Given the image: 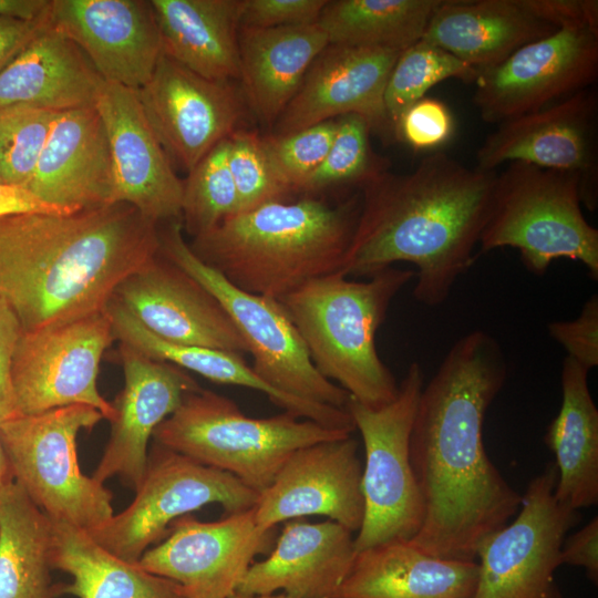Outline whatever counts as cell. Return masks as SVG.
<instances>
[{"label": "cell", "instance_id": "5b68a950", "mask_svg": "<svg viewBox=\"0 0 598 598\" xmlns=\"http://www.w3.org/2000/svg\"><path fill=\"white\" fill-rule=\"evenodd\" d=\"M412 270L389 267L364 281L341 272L279 299L318 372L369 408L394 400L399 384L375 348V333Z\"/></svg>", "mask_w": 598, "mask_h": 598}, {"label": "cell", "instance_id": "4fadbf2b", "mask_svg": "<svg viewBox=\"0 0 598 598\" xmlns=\"http://www.w3.org/2000/svg\"><path fill=\"white\" fill-rule=\"evenodd\" d=\"M113 341L106 308L60 326L21 331L11 363L19 415L84 404L110 422L114 410L99 392L97 375Z\"/></svg>", "mask_w": 598, "mask_h": 598}, {"label": "cell", "instance_id": "9c48e42d", "mask_svg": "<svg viewBox=\"0 0 598 598\" xmlns=\"http://www.w3.org/2000/svg\"><path fill=\"white\" fill-rule=\"evenodd\" d=\"M159 252L221 305L252 358L251 369L272 389L306 401L346 409L350 395L323 378L277 299L240 290L203 262L183 235L181 220L158 226Z\"/></svg>", "mask_w": 598, "mask_h": 598}, {"label": "cell", "instance_id": "f546056e", "mask_svg": "<svg viewBox=\"0 0 598 598\" xmlns=\"http://www.w3.org/2000/svg\"><path fill=\"white\" fill-rule=\"evenodd\" d=\"M106 311L111 318L115 340L148 358L195 372L215 383L259 391L283 411L323 426L349 433L355 430L346 409L306 401L272 389L245 362L243 354L163 340L147 330L113 298L109 301Z\"/></svg>", "mask_w": 598, "mask_h": 598}, {"label": "cell", "instance_id": "ac0fdd59", "mask_svg": "<svg viewBox=\"0 0 598 598\" xmlns=\"http://www.w3.org/2000/svg\"><path fill=\"white\" fill-rule=\"evenodd\" d=\"M350 436L295 451L255 505L257 525L272 530L305 516H327L352 533L364 517L363 464Z\"/></svg>", "mask_w": 598, "mask_h": 598}, {"label": "cell", "instance_id": "7a4b0ae2", "mask_svg": "<svg viewBox=\"0 0 598 598\" xmlns=\"http://www.w3.org/2000/svg\"><path fill=\"white\" fill-rule=\"evenodd\" d=\"M158 224L125 203L0 218V300L21 331L102 311L159 251Z\"/></svg>", "mask_w": 598, "mask_h": 598}, {"label": "cell", "instance_id": "cb8c5ba5", "mask_svg": "<svg viewBox=\"0 0 598 598\" xmlns=\"http://www.w3.org/2000/svg\"><path fill=\"white\" fill-rule=\"evenodd\" d=\"M25 187L71 213L113 204L112 156L95 105L56 114Z\"/></svg>", "mask_w": 598, "mask_h": 598}, {"label": "cell", "instance_id": "5bb4252c", "mask_svg": "<svg viewBox=\"0 0 598 598\" xmlns=\"http://www.w3.org/2000/svg\"><path fill=\"white\" fill-rule=\"evenodd\" d=\"M597 75L598 30L563 27L478 70L473 102L484 122L499 124L587 89Z\"/></svg>", "mask_w": 598, "mask_h": 598}, {"label": "cell", "instance_id": "8992f818", "mask_svg": "<svg viewBox=\"0 0 598 598\" xmlns=\"http://www.w3.org/2000/svg\"><path fill=\"white\" fill-rule=\"evenodd\" d=\"M350 435L286 411L250 417L230 399L199 388L156 427L153 440L231 474L259 495L295 451Z\"/></svg>", "mask_w": 598, "mask_h": 598}, {"label": "cell", "instance_id": "6da1fadb", "mask_svg": "<svg viewBox=\"0 0 598 598\" xmlns=\"http://www.w3.org/2000/svg\"><path fill=\"white\" fill-rule=\"evenodd\" d=\"M506 378L499 343L474 330L454 342L422 388L410 461L423 518L410 542L431 556L476 560L480 544L518 512L522 495L483 443L485 414Z\"/></svg>", "mask_w": 598, "mask_h": 598}, {"label": "cell", "instance_id": "d4e9b609", "mask_svg": "<svg viewBox=\"0 0 598 598\" xmlns=\"http://www.w3.org/2000/svg\"><path fill=\"white\" fill-rule=\"evenodd\" d=\"M352 532L326 520L285 523L269 556L254 561L237 590L247 595L283 592L291 598H331L357 554Z\"/></svg>", "mask_w": 598, "mask_h": 598}, {"label": "cell", "instance_id": "836d02e7", "mask_svg": "<svg viewBox=\"0 0 598 598\" xmlns=\"http://www.w3.org/2000/svg\"><path fill=\"white\" fill-rule=\"evenodd\" d=\"M51 548V518L16 481L0 487V598H61Z\"/></svg>", "mask_w": 598, "mask_h": 598}, {"label": "cell", "instance_id": "b9f144b4", "mask_svg": "<svg viewBox=\"0 0 598 598\" xmlns=\"http://www.w3.org/2000/svg\"><path fill=\"white\" fill-rule=\"evenodd\" d=\"M455 122L447 105L423 97L409 106L393 126V135L416 152H435L453 136Z\"/></svg>", "mask_w": 598, "mask_h": 598}, {"label": "cell", "instance_id": "7bdbcfd3", "mask_svg": "<svg viewBox=\"0 0 598 598\" xmlns=\"http://www.w3.org/2000/svg\"><path fill=\"white\" fill-rule=\"evenodd\" d=\"M548 334L567 352V357L590 371L598 365V296L592 295L574 320L553 321Z\"/></svg>", "mask_w": 598, "mask_h": 598}, {"label": "cell", "instance_id": "2e32d148", "mask_svg": "<svg viewBox=\"0 0 598 598\" xmlns=\"http://www.w3.org/2000/svg\"><path fill=\"white\" fill-rule=\"evenodd\" d=\"M274 534L259 528L255 506L216 522L188 514L174 520L164 540L137 563L176 582L185 598H229L255 556L272 549Z\"/></svg>", "mask_w": 598, "mask_h": 598}, {"label": "cell", "instance_id": "ee69618b", "mask_svg": "<svg viewBox=\"0 0 598 598\" xmlns=\"http://www.w3.org/2000/svg\"><path fill=\"white\" fill-rule=\"evenodd\" d=\"M328 0H244L240 28H279L317 22Z\"/></svg>", "mask_w": 598, "mask_h": 598}, {"label": "cell", "instance_id": "d590c367", "mask_svg": "<svg viewBox=\"0 0 598 598\" xmlns=\"http://www.w3.org/2000/svg\"><path fill=\"white\" fill-rule=\"evenodd\" d=\"M477 74L478 69L422 39L406 48L392 68L384 91L392 130L400 115L434 85L448 79L472 83Z\"/></svg>", "mask_w": 598, "mask_h": 598}, {"label": "cell", "instance_id": "603a6c76", "mask_svg": "<svg viewBox=\"0 0 598 598\" xmlns=\"http://www.w3.org/2000/svg\"><path fill=\"white\" fill-rule=\"evenodd\" d=\"M95 107L112 156L113 204H128L158 225L181 220L183 181L152 130L137 91L104 81Z\"/></svg>", "mask_w": 598, "mask_h": 598}, {"label": "cell", "instance_id": "f35d334b", "mask_svg": "<svg viewBox=\"0 0 598 598\" xmlns=\"http://www.w3.org/2000/svg\"><path fill=\"white\" fill-rule=\"evenodd\" d=\"M56 114L23 105L0 109V183L27 186Z\"/></svg>", "mask_w": 598, "mask_h": 598}, {"label": "cell", "instance_id": "8d00e7d4", "mask_svg": "<svg viewBox=\"0 0 598 598\" xmlns=\"http://www.w3.org/2000/svg\"><path fill=\"white\" fill-rule=\"evenodd\" d=\"M227 154L228 138L217 144L183 182L181 223L193 238L239 212Z\"/></svg>", "mask_w": 598, "mask_h": 598}, {"label": "cell", "instance_id": "7c38bea8", "mask_svg": "<svg viewBox=\"0 0 598 598\" xmlns=\"http://www.w3.org/2000/svg\"><path fill=\"white\" fill-rule=\"evenodd\" d=\"M556 480L549 463L529 482L516 515L480 544L473 598H561L554 575L580 515L557 501Z\"/></svg>", "mask_w": 598, "mask_h": 598}, {"label": "cell", "instance_id": "7dc6e473", "mask_svg": "<svg viewBox=\"0 0 598 598\" xmlns=\"http://www.w3.org/2000/svg\"><path fill=\"white\" fill-rule=\"evenodd\" d=\"M560 564L582 568L591 581L598 580V518L566 536L560 548Z\"/></svg>", "mask_w": 598, "mask_h": 598}, {"label": "cell", "instance_id": "3957f363", "mask_svg": "<svg viewBox=\"0 0 598 598\" xmlns=\"http://www.w3.org/2000/svg\"><path fill=\"white\" fill-rule=\"evenodd\" d=\"M495 172L470 168L443 151L406 174L383 172L363 189L341 270L370 277L395 262L417 268L415 300L436 307L473 266L487 220Z\"/></svg>", "mask_w": 598, "mask_h": 598}, {"label": "cell", "instance_id": "bcb514c9", "mask_svg": "<svg viewBox=\"0 0 598 598\" xmlns=\"http://www.w3.org/2000/svg\"><path fill=\"white\" fill-rule=\"evenodd\" d=\"M538 19L559 29L581 27L598 30L597 0H524Z\"/></svg>", "mask_w": 598, "mask_h": 598}, {"label": "cell", "instance_id": "f6af8a7d", "mask_svg": "<svg viewBox=\"0 0 598 598\" xmlns=\"http://www.w3.org/2000/svg\"><path fill=\"white\" fill-rule=\"evenodd\" d=\"M21 328L9 307L0 301V424L19 416L12 380L11 363Z\"/></svg>", "mask_w": 598, "mask_h": 598}, {"label": "cell", "instance_id": "74e56055", "mask_svg": "<svg viewBox=\"0 0 598 598\" xmlns=\"http://www.w3.org/2000/svg\"><path fill=\"white\" fill-rule=\"evenodd\" d=\"M371 126L357 114L337 118L330 148L319 167L307 178L300 192L316 193L326 187L358 184L363 187L386 171L388 163L372 151Z\"/></svg>", "mask_w": 598, "mask_h": 598}, {"label": "cell", "instance_id": "ab89813d", "mask_svg": "<svg viewBox=\"0 0 598 598\" xmlns=\"http://www.w3.org/2000/svg\"><path fill=\"white\" fill-rule=\"evenodd\" d=\"M227 161L239 199L238 213L266 203L286 200V196L291 194L257 132L235 131L228 137Z\"/></svg>", "mask_w": 598, "mask_h": 598}, {"label": "cell", "instance_id": "e575fe53", "mask_svg": "<svg viewBox=\"0 0 598 598\" xmlns=\"http://www.w3.org/2000/svg\"><path fill=\"white\" fill-rule=\"evenodd\" d=\"M443 0H332L318 23L329 44L403 51L420 41Z\"/></svg>", "mask_w": 598, "mask_h": 598}, {"label": "cell", "instance_id": "ffe728a7", "mask_svg": "<svg viewBox=\"0 0 598 598\" xmlns=\"http://www.w3.org/2000/svg\"><path fill=\"white\" fill-rule=\"evenodd\" d=\"M124 386L112 403L114 415L102 457L92 475L104 484L115 476L134 492L147 465L148 442L198 383L185 370L146 357L120 342Z\"/></svg>", "mask_w": 598, "mask_h": 598}, {"label": "cell", "instance_id": "4316f807", "mask_svg": "<svg viewBox=\"0 0 598 598\" xmlns=\"http://www.w3.org/2000/svg\"><path fill=\"white\" fill-rule=\"evenodd\" d=\"M104 80L84 53L48 22L0 71V109L52 112L94 106Z\"/></svg>", "mask_w": 598, "mask_h": 598}, {"label": "cell", "instance_id": "f5cc1de1", "mask_svg": "<svg viewBox=\"0 0 598 598\" xmlns=\"http://www.w3.org/2000/svg\"><path fill=\"white\" fill-rule=\"evenodd\" d=\"M229 598H291L283 592H275L269 595H247L241 592H234Z\"/></svg>", "mask_w": 598, "mask_h": 598}, {"label": "cell", "instance_id": "7402d4cb", "mask_svg": "<svg viewBox=\"0 0 598 598\" xmlns=\"http://www.w3.org/2000/svg\"><path fill=\"white\" fill-rule=\"evenodd\" d=\"M401 52L328 44L308 69L270 134H290L347 114L362 116L371 130L393 133L384 91Z\"/></svg>", "mask_w": 598, "mask_h": 598}, {"label": "cell", "instance_id": "484cf974", "mask_svg": "<svg viewBox=\"0 0 598 598\" xmlns=\"http://www.w3.org/2000/svg\"><path fill=\"white\" fill-rule=\"evenodd\" d=\"M477 563L441 559L394 539L355 554L331 598H473Z\"/></svg>", "mask_w": 598, "mask_h": 598}, {"label": "cell", "instance_id": "44dd1931", "mask_svg": "<svg viewBox=\"0 0 598 598\" xmlns=\"http://www.w3.org/2000/svg\"><path fill=\"white\" fill-rule=\"evenodd\" d=\"M112 298L163 340L239 354L247 352L218 300L159 251L123 280Z\"/></svg>", "mask_w": 598, "mask_h": 598}, {"label": "cell", "instance_id": "db71d44e", "mask_svg": "<svg viewBox=\"0 0 598 598\" xmlns=\"http://www.w3.org/2000/svg\"><path fill=\"white\" fill-rule=\"evenodd\" d=\"M1 301V300H0Z\"/></svg>", "mask_w": 598, "mask_h": 598}, {"label": "cell", "instance_id": "c3c4849f", "mask_svg": "<svg viewBox=\"0 0 598 598\" xmlns=\"http://www.w3.org/2000/svg\"><path fill=\"white\" fill-rule=\"evenodd\" d=\"M47 22L48 11L34 21L0 18V71L22 51Z\"/></svg>", "mask_w": 598, "mask_h": 598}, {"label": "cell", "instance_id": "816d5d0a", "mask_svg": "<svg viewBox=\"0 0 598 598\" xmlns=\"http://www.w3.org/2000/svg\"><path fill=\"white\" fill-rule=\"evenodd\" d=\"M12 480L13 477L11 474L9 462L0 441V487H2L4 484Z\"/></svg>", "mask_w": 598, "mask_h": 598}, {"label": "cell", "instance_id": "f1b7e54d", "mask_svg": "<svg viewBox=\"0 0 598 598\" xmlns=\"http://www.w3.org/2000/svg\"><path fill=\"white\" fill-rule=\"evenodd\" d=\"M328 44L318 21L267 29L239 28L241 93L262 124L272 127Z\"/></svg>", "mask_w": 598, "mask_h": 598}, {"label": "cell", "instance_id": "83f0119b", "mask_svg": "<svg viewBox=\"0 0 598 598\" xmlns=\"http://www.w3.org/2000/svg\"><path fill=\"white\" fill-rule=\"evenodd\" d=\"M556 30L524 0H443L422 40L481 70Z\"/></svg>", "mask_w": 598, "mask_h": 598}, {"label": "cell", "instance_id": "4dcf8cb0", "mask_svg": "<svg viewBox=\"0 0 598 598\" xmlns=\"http://www.w3.org/2000/svg\"><path fill=\"white\" fill-rule=\"evenodd\" d=\"M243 3L244 0H151L162 53L205 79L239 80Z\"/></svg>", "mask_w": 598, "mask_h": 598}, {"label": "cell", "instance_id": "1f68e13d", "mask_svg": "<svg viewBox=\"0 0 598 598\" xmlns=\"http://www.w3.org/2000/svg\"><path fill=\"white\" fill-rule=\"evenodd\" d=\"M588 372L573 359H564L561 406L545 435L555 456V496L576 511L598 502V409L589 391Z\"/></svg>", "mask_w": 598, "mask_h": 598}, {"label": "cell", "instance_id": "d6a6232c", "mask_svg": "<svg viewBox=\"0 0 598 598\" xmlns=\"http://www.w3.org/2000/svg\"><path fill=\"white\" fill-rule=\"evenodd\" d=\"M52 522V568L72 580L59 594L76 598H185L179 586L112 554L90 534L62 520Z\"/></svg>", "mask_w": 598, "mask_h": 598}, {"label": "cell", "instance_id": "e0dca14e", "mask_svg": "<svg viewBox=\"0 0 598 598\" xmlns=\"http://www.w3.org/2000/svg\"><path fill=\"white\" fill-rule=\"evenodd\" d=\"M137 95L171 163L187 172L240 128L245 115L231 82L205 79L163 53Z\"/></svg>", "mask_w": 598, "mask_h": 598}, {"label": "cell", "instance_id": "9a60e30c", "mask_svg": "<svg viewBox=\"0 0 598 598\" xmlns=\"http://www.w3.org/2000/svg\"><path fill=\"white\" fill-rule=\"evenodd\" d=\"M598 93L592 86L498 124L476 152V168L523 162L577 174L581 204L598 207Z\"/></svg>", "mask_w": 598, "mask_h": 598}, {"label": "cell", "instance_id": "277c9868", "mask_svg": "<svg viewBox=\"0 0 598 598\" xmlns=\"http://www.w3.org/2000/svg\"><path fill=\"white\" fill-rule=\"evenodd\" d=\"M360 204L316 197L277 200L237 213L193 238V252L231 285L281 299L303 285L341 272Z\"/></svg>", "mask_w": 598, "mask_h": 598}, {"label": "cell", "instance_id": "d6986e66", "mask_svg": "<svg viewBox=\"0 0 598 598\" xmlns=\"http://www.w3.org/2000/svg\"><path fill=\"white\" fill-rule=\"evenodd\" d=\"M48 24L78 45L104 81L132 90L150 80L162 53L151 1L51 0Z\"/></svg>", "mask_w": 598, "mask_h": 598}, {"label": "cell", "instance_id": "30bf717a", "mask_svg": "<svg viewBox=\"0 0 598 598\" xmlns=\"http://www.w3.org/2000/svg\"><path fill=\"white\" fill-rule=\"evenodd\" d=\"M423 385L422 368L412 362L393 401L373 409L350 398L346 406L364 446V517L354 537L357 553L389 540H411L421 527L423 511L410 461V435Z\"/></svg>", "mask_w": 598, "mask_h": 598}, {"label": "cell", "instance_id": "f907efd6", "mask_svg": "<svg viewBox=\"0 0 598 598\" xmlns=\"http://www.w3.org/2000/svg\"><path fill=\"white\" fill-rule=\"evenodd\" d=\"M51 0H0V18L34 21L42 18Z\"/></svg>", "mask_w": 598, "mask_h": 598}, {"label": "cell", "instance_id": "8fae6325", "mask_svg": "<svg viewBox=\"0 0 598 598\" xmlns=\"http://www.w3.org/2000/svg\"><path fill=\"white\" fill-rule=\"evenodd\" d=\"M258 494L224 471L203 465L154 442L132 503L86 530L117 557L137 563L177 518L209 504L228 513L252 508Z\"/></svg>", "mask_w": 598, "mask_h": 598}, {"label": "cell", "instance_id": "ba28073f", "mask_svg": "<svg viewBox=\"0 0 598 598\" xmlns=\"http://www.w3.org/2000/svg\"><path fill=\"white\" fill-rule=\"evenodd\" d=\"M103 419L92 406L73 404L0 424L13 481L51 519L91 530L114 514L112 492L82 473L76 451L79 433Z\"/></svg>", "mask_w": 598, "mask_h": 598}, {"label": "cell", "instance_id": "681fc988", "mask_svg": "<svg viewBox=\"0 0 598 598\" xmlns=\"http://www.w3.org/2000/svg\"><path fill=\"white\" fill-rule=\"evenodd\" d=\"M70 213L44 202L23 185L0 183V218L21 214Z\"/></svg>", "mask_w": 598, "mask_h": 598}, {"label": "cell", "instance_id": "60d3db41", "mask_svg": "<svg viewBox=\"0 0 598 598\" xmlns=\"http://www.w3.org/2000/svg\"><path fill=\"white\" fill-rule=\"evenodd\" d=\"M337 130V118L286 134L261 136L266 152L290 192H300L324 159Z\"/></svg>", "mask_w": 598, "mask_h": 598}, {"label": "cell", "instance_id": "52a82bcc", "mask_svg": "<svg viewBox=\"0 0 598 598\" xmlns=\"http://www.w3.org/2000/svg\"><path fill=\"white\" fill-rule=\"evenodd\" d=\"M580 177L523 162L496 174L477 255L518 249L525 268L543 275L558 258L584 265L598 280V229L581 210Z\"/></svg>", "mask_w": 598, "mask_h": 598}]
</instances>
